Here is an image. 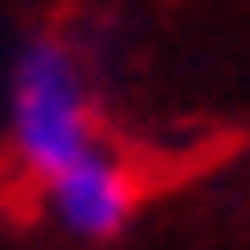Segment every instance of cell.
<instances>
[{
  "instance_id": "6da1fadb",
  "label": "cell",
  "mask_w": 250,
  "mask_h": 250,
  "mask_svg": "<svg viewBox=\"0 0 250 250\" xmlns=\"http://www.w3.org/2000/svg\"><path fill=\"white\" fill-rule=\"evenodd\" d=\"M100 144L82 69L57 38H31L13 62V163L31 182L57 175L62 163Z\"/></svg>"
},
{
  "instance_id": "7a4b0ae2",
  "label": "cell",
  "mask_w": 250,
  "mask_h": 250,
  "mask_svg": "<svg viewBox=\"0 0 250 250\" xmlns=\"http://www.w3.org/2000/svg\"><path fill=\"white\" fill-rule=\"evenodd\" d=\"M44 207L57 219L62 231H75V238H119L131 213H138V182H131V169H125L119 156L106 150V144H94L88 156H75V163H62L57 175H44Z\"/></svg>"
}]
</instances>
